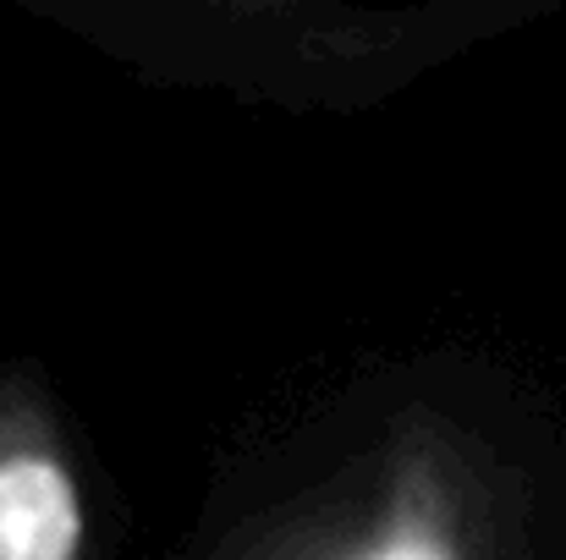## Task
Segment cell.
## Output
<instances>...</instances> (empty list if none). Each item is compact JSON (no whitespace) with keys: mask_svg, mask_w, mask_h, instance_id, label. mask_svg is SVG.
I'll use <instances>...</instances> for the list:
<instances>
[{"mask_svg":"<svg viewBox=\"0 0 566 560\" xmlns=\"http://www.w3.org/2000/svg\"><path fill=\"white\" fill-rule=\"evenodd\" d=\"M281 560H484L462 473L434 440L390 445Z\"/></svg>","mask_w":566,"mask_h":560,"instance_id":"cell-1","label":"cell"},{"mask_svg":"<svg viewBox=\"0 0 566 560\" xmlns=\"http://www.w3.org/2000/svg\"><path fill=\"white\" fill-rule=\"evenodd\" d=\"M0 560H94V517L83 473L50 395L0 379Z\"/></svg>","mask_w":566,"mask_h":560,"instance_id":"cell-2","label":"cell"}]
</instances>
